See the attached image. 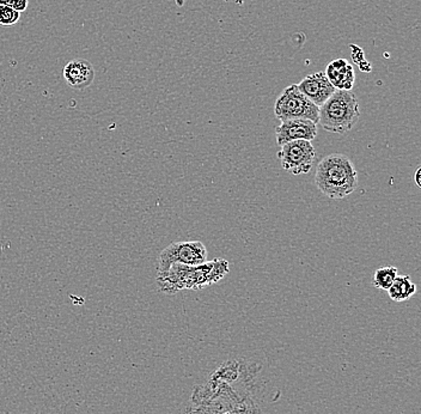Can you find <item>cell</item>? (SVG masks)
I'll return each instance as SVG.
<instances>
[{
	"label": "cell",
	"mask_w": 421,
	"mask_h": 414,
	"mask_svg": "<svg viewBox=\"0 0 421 414\" xmlns=\"http://www.w3.org/2000/svg\"><path fill=\"white\" fill-rule=\"evenodd\" d=\"M315 183L325 197L345 199L357 190L358 173L347 156L330 154L318 163Z\"/></svg>",
	"instance_id": "obj_2"
},
{
	"label": "cell",
	"mask_w": 421,
	"mask_h": 414,
	"mask_svg": "<svg viewBox=\"0 0 421 414\" xmlns=\"http://www.w3.org/2000/svg\"><path fill=\"white\" fill-rule=\"evenodd\" d=\"M386 291L394 302L402 303L413 297L417 292V287L408 275H398Z\"/></svg>",
	"instance_id": "obj_11"
},
{
	"label": "cell",
	"mask_w": 421,
	"mask_h": 414,
	"mask_svg": "<svg viewBox=\"0 0 421 414\" xmlns=\"http://www.w3.org/2000/svg\"><path fill=\"white\" fill-rule=\"evenodd\" d=\"M207 249L200 241L174 242L164 248L158 256L157 275L166 272L173 263L197 266L207 261Z\"/></svg>",
	"instance_id": "obj_5"
},
{
	"label": "cell",
	"mask_w": 421,
	"mask_h": 414,
	"mask_svg": "<svg viewBox=\"0 0 421 414\" xmlns=\"http://www.w3.org/2000/svg\"><path fill=\"white\" fill-rule=\"evenodd\" d=\"M0 5H5L22 13L27 11L29 0H0Z\"/></svg>",
	"instance_id": "obj_14"
},
{
	"label": "cell",
	"mask_w": 421,
	"mask_h": 414,
	"mask_svg": "<svg viewBox=\"0 0 421 414\" xmlns=\"http://www.w3.org/2000/svg\"><path fill=\"white\" fill-rule=\"evenodd\" d=\"M316 157V150L311 142L294 140L282 145L278 152L284 171L294 175L308 174L313 168V159Z\"/></svg>",
	"instance_id": "obj_6"
},
{
	"label": "cell",
	"mask_w": 421,
	"mask_h": 414,
	"mask_svg": "<svg viewBox=\"0 0 421 414\" xmlns=\"http://www.w3.org/2000/svg\"><path fill=\"white\" fill-rule=\"evenodd\" d=\"M398 275V268L394 266L379 268L372 275V285L379 290H388Z\"/></svg>",
	"instance_id": "obj_12"
},
{
	"label": "cell",
	"mask_w": 421,
	"mask_h": 414,
	"mask_svg": "<svg viewBox=\"0 0 421 414\" xmlns=\"http://www.w3.org/2000/svg\"><path fill=\"white\" fill-rule=\"evenodd\" d=\"M317 136V125L306 119H291L282 121L275 128V138L278 145H284L294 140L311 142Z\"/></svg>",
	"instance_id": "obj_7"
},
{
	"label": "cell",
	"mask_w": 421,
	"mask_h": 414,
	"mask_svg": "<svg viewBox=\"0 0 421 414\" xmlns=\"http://www.w3.org/2000/svg\"><path fill=\"white\" fill-rule=\"evenodd\" d=\"M325 74L335 90L351 91L352 88L354 86L356 74L353 71V66L346 59H336L329 62Z\"/></svg>",
	"instance_id": "obj_10"
},
{
	"label": "cell",
	"mask_w": 421,
	"mask_h": 414,
	"mask_svg": "<svg viewBox=\"0 0 421 414\" xmlns=\"http://www.w3.org/2000/svg\"><path fill=\"white\" fill-rule=\"evenodd\" d=\"M62 76L67 86L74 90L89 88L95 79V69L93 64L86 59H74L62 69Z\"/></svg>",
	"instance_id": "obj_9"
},
{
	"label": "cell",
	"mask_w": 421,
	"mask_h": 414,
	"mask_svg": "<svg viewBox=\"0 0 421 414\" xmlns=\"http://www.w3.org/2000/svg\"><path fill=\"white\" fill-rule=\"evenodd\" d=\"M359 117L358 98L347 90H335L318 110V122L322 127L338 134L351 131Z\"/></svg>",
	"instance_id": "obj_3"
},
{
	"label": "cell",
	"mask_w": 421,
	"mask_h": 414,
	"mask_svg": "<svg viewBox=\"0 0 421 414\" xmlns=\"http://www.w3.org/2000/svg\"><path fill=\"white\" fill-rule=\"evenodd\" d=\"M297 86L301 93L318 108L335 93V88L330 84L325 72H315L306 76Z\"/></svg>",
	"instance_id": "obj_8"
},
{
	"label": "cell",
	"mask_w": 421,
	"mask_h": 414,
	"mask_svg": "<svg viewBox=\"0 0 421 414\" xmlns=\"http://www.w3.org/2000/svg\"><path fill=\"white\" fill-rule=\"evenodd\" d=\"M21 20V12L13 8L0 5V25L1 27H12L18 23Z\"/></svg>",
	"instance_id": "obj_13"
},
{
	"label": "cell",
	"mask_w": 421,
	"mask_h": 414,
	"mask_svg": "<svg viewBox=\"0 0 421 414\" xmlns=\"http://www.w3.org/2000/svg\"><path fill=\"white\" fill-rule=\"evenodd\" d=\"M420 173H421V168H417V173H415V182H417V187H421Z\"/></svg>",
	"instance_id": "obj_15"
},
{
	"label": "cell",
	"mask_w": 421,
	"mask_h": 414,
	"mask_svg": "<svg viewBox=\"0 0 421 414\" xmlns=\"http://www.w3.org/2000/svg\"><path fill=\"white\" fill-rule=\"evenodd\" d=\"M229 272L230 263L223 259L206 261L197 266L173 263L166 272L157 275L156 282L162 294H175L183 290H201L217 284Z\"/></svg>",
	"instance_id": "obj_1"
},
{
	"label": "cell",
	"mask_w": 421,
	"mask_h": 414,
	"mask_svg": "<svg viewBox=\"0 0 421 414\" xmlns=\"http://www.w3.org/2000/svg\"><path fill=\"white\" fill-rule=\"evenodd\" d=\"M318 110L320 108L301 93L297 84H291L282 90L275 105V117L280 121L306 119L317 125Z\"/></svg>",
	"instance_id": "obj_4"
}]
</instances>
